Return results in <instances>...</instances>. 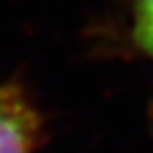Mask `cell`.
Masks as SVG:
<instances>
[{
    "mask_svg": "<svg viewBox=\"0 0 153 153\" xmlns=\"http://www.w3.org/2000/svg\"><path fill=\"white\" fill-rule=\"evenodd\" d=\"M38 127V115L22 91L0 85V153H32Z\"/></svg>",
    "mask_w": 153,
    "mask_h": 153,
    "instance_id": "obj_1",
    "label": "cell"
},
{
    "mask_svg": "<svg viewBox=\"0 0 153 153\" xmlns=\"http://www.w3.org/2000/svg\"><path fill=\"white\" fill-rule=\"evenodd\" d=\"M133 18L137 44L149 50L153 46V0H133Z\"/></svg>",
    "mask_w": 153,
    "mask_h": 153,
    "instance_id": "obj_2",
    "label": "cell"
},
{
    "mask_svg": "<svg viewBox=\"0 0 153 153\" xmlns=\"http://www.w3.org/2000/svg\"><path fill=\"white\" fill-rule=\"evenodd\" d=\"M147 52H149V54H151V56H153V46H151V48H149V50H147Z\"/></svg>",
    "mask_w": 153,
    "mask_h": 153,
    "instance_id": "obj_3",
    "label": "cell"
}]
</instances>
